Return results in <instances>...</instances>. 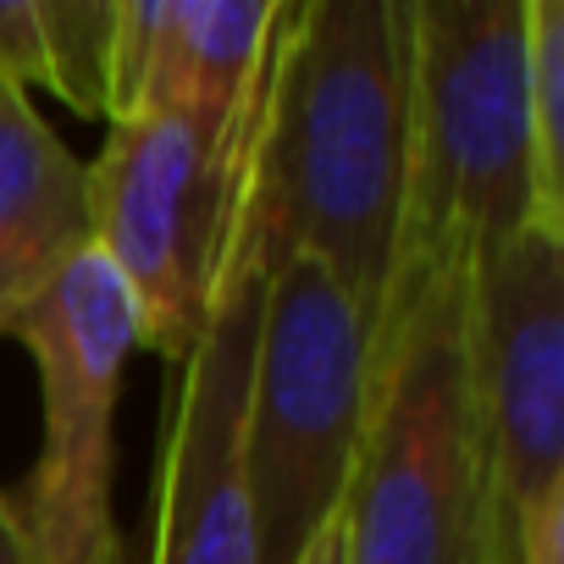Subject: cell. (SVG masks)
<instances>
[{"label": "cell", "mask_w": 564, "mask_h": 564, "mask_svg": "<svg viewBox=\"0 0 564 564\" xmlns=\"http://www.w3.org/2000/svg\"><path fill=\"white\" fill-rule=\"evenodd\" d=\"M410 139V0H289L271 45L238 238L305 254L382 316ZM238 249V243H232Z\"/></svg>", "instance_id": "6da1fadb"}, {"label": "cell", "mask_w": 564, "mask_h": 564, "mask_svg": "<svg viewBox=\"0 0 564 564\" xmlns=\"http://www.w3.org/2000/svg\"><path fill=\"white\" fill-rule=\"evenodd\" d=\"M564 227L542 205L525 0H410V139L388 305L448 289L520 232Z\"/></svg>", "instance_id": "7a4b0ae2"}, {"label": "cell", "mask_w": 564, "mask_h": 564, "mask_svg": "<svg viewBox=\"0 0 564 564\" xmlns=\"http://www.w3.org/2000/svg\"><path fill=\"white\" fill-rule=\"evenodd\" d=\"M465 294L388 305L371 327L360 465L344 503L349 564H487L465 399Z\"/></svg>", "instance_id": "3957f363"}, {"label": "cell", "mask_w": 564, "mask_h": 564, "mask_svg": "<svg viewBox=\"0 0 564 564\" xmlns=\"http://www.w3.org/2000/svg\"><path fill=\"white\" fill-rule=\"evenodd\" d=\"M371 333L360 305L305 254L265 271L260 338L243 410V465L254 558L300 564L322 525L349 503L366 437Z\"/></svg>", "instance_id": "277c9868"}, {"label": "cell", "mask_w": 564, "mask_h": 564, "mask_svg": "<svg viewBox=\"0 0 564 564\" xmlns=\"http://www.w3.org/2000/svg\"><path fill=\"white\" fill-rule=\"evenodd\" d=\"M260 117L216 139L177 111L106 122L89 161V243L139 311V349L183 366L238 243Z\"/></svg>", "instance_id": "5b68a950"}, {"label": "cell", "mask_w": 564, "mask_h": 564, "mask_svg": "<svg viewBox=\"0 0 564 564\" xmlns=\"http://www.w3.org/2000/svg\"><path fill=\"white\" fill-rule=\"evenodd\" d=\"M465 399L487 564H520L531 514L564 498V238L520 232L470 271Z\"/></svg>", "instance_id": "8992f818"}, {"label": "cell", "mask_w": 564, "mask_h": 564, "mask_svg": "<svg viewBox=\"0 0 564 564\" xmlns=\"http://www.w3.org/2000/svg\"><path fill=\"white\" fill-rule=\"evenodd\" d=\"M40 371L45 443L12 492L40 564H117L111 514V421L128 360L139 355V311L95 243L12 322Z\"/></svg>", "instance_id": "52a82bcc"}, {"label": "cell", "mask_w": 564, "mask_h": 564, "mask_svg": "<svg viewBox=\"0 0 564 564\" xmlns=\"http://www.w3.org/2000/svg\"><path fill=\"white\" fill-rule=\"evenodd\" d=\"M271 265H243L210 305V322L177 366L155 454L150 564H260L243 465V410Z\"/></svg>", "instance_id": "ba28073f"}, {"label": "cell", "mask_w": 564, "mask_h": 564, "mask_svg": "<svg viewBox=\"0 0 564 564\" xmlns=\"http://www.w3.org/2000/svg\"><path fill=\"white\" fill-rule=\"evenodd\" d=\"M289 0H122L106 122L177 111L232 139L260 117L271 45Z\"/></svg>", "instance_id": "9c48e42d"}, {"label": "cell", "mask_w": 564, "mask_h": 564, "mask_svg": "<svg viewBox=\"0 0 564 564\" xmlns=\"http://www.w3.org/2000/svg\"><path fill=\"white\" fill-rule=\"evenodd\" d=\"M89 249V161L0 78V338Z\"/></svg>", "instance_id": "30bf717a"}, {"label": "cell", "mask_w": 564, "mask_h": 564, "mask_svg": "<svg viewBox=\"0 0 564 564\" xmlns=\"http://www.w3.org/2000/svg\"><path fill=\"white\" fill-rule=\"evenodd\" d=\"M117 12H122V0H34L40 89L84 117H100V122H106Z\"/></svg>", "instance_id": "8fae6325"}, {"label": "cell", "mask_w": 564, "mask_h": 564, "mask_svg": "<svg viewBox=\"0 0 564 564\" xmlns=\"http://www.w3.org/2000/svg\"><path fill=\"white\" fill-rule=\"evenodd\" d=\"M525 89L542 205L564 227V0H525Z\"/></svg>", "instance_id": "7c38bea8"}, {"label": "cell", "mask_w": 564, "mask_h": 564, "mask_svg": "<svg viewBox=\"0 0 564 564\" xmlns=\"http://www.w3.org/2000/svg\"><path fill=\"white\" fill-rule=\"evenodd\" d=\"M0 564H40V553H34V542H29L7 487H0Z\"/></svg>", "instance_id": "4fadbf2b"}, {"label": "cell", "mask_w": 564, "mask_h": 564, "mask_svg": "<svg viewBox=\"0 0 564 564\" xmlns=\"http://www.w3.org/2000/svg\"><path fill=\"white\" fill-rule=\"evenodd\" d=\"M300 564H349V547H344V509L322 525V536L300 553Z\"/></svg>", "instance_id": "5bb4252c"}]
</instances>
